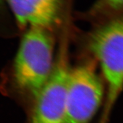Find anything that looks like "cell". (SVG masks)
I'll return each instance as SVG.
<instances>
[{
  "instance_id": "obj_1",
  "label": "cell",
  "mask_w": 123,
  "mask_h": 123,
  "mask_svg": "<svg viewBox=\"0 0 123 123\" xmlns=\"http://www.w3.org/2000/svg\"><path fill=\"white\" fill-rule=\"evenodd\" d=\"M50 30L31 27L25 34L14 63V76L21 90L34 97L49 79L55 62Z\"/></svg>"
},
{
  "instance_id": "obj_2",
  "label": "cell",
  "mask_w": 123,
  "mask_h": 123,
  "mask_svg": "<svg viewBox=\"0 0 123 123\" xmlns=\"http://www.w3.org/2000/svg\"><path fill=\"white\" fill-rule=\"evenodd\" d=\"M88 46L105 80V118L123 91V18H115L95 30Z\"/></svg>"
},
{
  "instance_id": "obj_3",
  "label": "cell",
  "mask_w": 123,
  "mask_h": 123,
  "mask_svg": "<svg viewBox=\"0 0 123 123\" xmlns=\"http://www.w3.org/2000/svg\"><path fill=\"white\" fill-rule=\"evenodd\" d=\"M104 97L103 84L92 63L71 68L63 123H90L99 110Z\"/></svg>"
},
{
  "instance_id": "obj_4",
  "label": "cell",
  "mask_w": 123,
  "mask_h": 123,
  "mask_svg": "<svg viewBox=\"0 0 123 123\" xmlns=\"http://www.w3.org/2000/svg\"><path fill=\"white\" fill-rule=\"evenodd\" d=\"M64 39L49 79L33 97L30 123H63L67 81L71 67Z\"/></svg>"
},
{
  "instance_id": "obj_5",
  "label": "cell",
  "mask_w": 123,
  "mask_h": 123,
  "mask_svg": "<svg viewBox=\"0 0 123 123\" xmlns=\"http://www.w3.org/2000/svg\"><path fill=\"white\" fill-rule=\"evenodd\" d=\"M21 28L51 30L59 19L62 0H7Z\"/></svg>"
},
{
  "instance_id": "obj_6",
  "label": "cell",
  "mask_w": 123,
  "mask_h": 123,
  "mask_svg": "<svg viewBox=\"0 0 123 123\" xmlns=\"http://www.w3.org/2000/svg\"><path fill=\"white\" fill-rule=\"evenodd\" d=\"M123 9V0H97L91 9L90 14L93 17H103Z\"/></svg>"
}]
</instances>
